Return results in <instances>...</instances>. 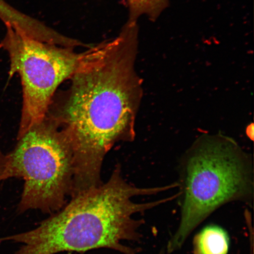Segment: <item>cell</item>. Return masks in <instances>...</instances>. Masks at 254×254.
I'll return each instance as SVG.
<instances>
[{"label":"cell","mask_w":254,"mask_h":254,"mask_svg":"<svg viewBox=\"0 0 254 254\" xmlns=\"http://www.w3.org/2000/svg\"><path fill=\"white\" fill-rule=\"evenodd\" d=\"M138 49V24L127 22L118 36L88 47L70 85L53 98L46 116L74 154L71 197L100 186L108 152L117 143L134 140L143 96L135 67Z\"/></svg>","instance_id":"obj_1"},{"label":"cell","mask_w":254,"mask_h":254,"mask_svg":"<svg viewBox=\"0 0 254 254\" xmlns=\"http://www.w3.org/2000/svg\"><path fill=\"white\" fill-rule=\"evenodd\" d=\"M177 183L141 188L124 179L117 165L106 183L71 198L60 211L34 229L0 238L22 244L15 254L84 253L107 249L123 254H138L139 249L125 243L139 242L145 221L136 219L157 206L173 201L180 193L144 203L135 202L138 196H150L178 188Z\"/></svg>","instance_id":"obj_2"},{"label":"cell","mask_w":254,"mask_h":254,"mask_svg":"<svg viewBox=\"0 0 254 254\" xmlns=\"http://www.w3.org/2000/svg\"><path fill=\"white\" fill-rule=\"evenodd\" d=\"M249 154L222 134L200 136L184 154L180 167L179 224L166 249H182L190 235L222 206L253 204L254 171Z\"/></svg>","instance_id":"obj_3"},{"label":"cell","mask_w":254,"mask_h":254,"mask_svg":"<svg viewBox=\"0 0 254 254\" xmlns=\"http://www.w3.org/2000/svg\"><path fill=\"white\" fill-rule=\"evenodd\" d=\"M17 140L7 154L6 177L24 181L18 212L38 209L56 213L72 192L74 161L70 143L47 116Z\"/></svg>","instance_id":"obj_4"},{"label":"cell","mask_w":254,"mask_h":254,"mask_svg":"<svg viewBox=\"0 0 254 254\" xmlns=\"http://www.w3.org/2000/svg\"><path fill=\"white\" fill-rule=\"evenodd\" d=\"M0 48L7 52L9 76H20L23 104L17 138L47 115L62 84L70 79L85 55L75 48L44 42L5 25Z\"/></svg>","instance_id":"obj_5"},{"label":"cell","mask_w":254,"mask_h":254,"mask_svg":"<svg viewBox=\"0 0 254 254\" xmlns=\"http://www.w3.org/2000/svg\"><path fill=\"white\" fill-rule=\"evenodd\" d=\"M0 19L5 25L33 39L49 41L52 39L53 28L12 7L4 0H0Z\"/></svg>","instance_id":"obj_6"},{"label":"cell","mask_w":254,"mask_h":254,"mask_svg":"<svg viewBox=\"0 0 254 254\" xmlns=\"http://www.w3.org/2000/svg\"><path fill=\"white\" fill-rule=\"evenodd\" d=\"M229 248V236L217 225L204 228L193 238V254H228Z\"/></svg>","instance_id":"obj_7"},{"label":"cell","mask_w":254,"mask_h":254,"mask_svg":"<svg viewBox=\"0 0 254 254\" xmlns=\"http://www.w3.org/2000/svg\"><path fill=\"white\" fill-rule=\"evenodd\" d=\"M128 8L130 23H137L139 17L147 16L155 21L170 5V0H126Z\"/></svg>","instance_id":"obj_8"},{"label":"cell","mask_w":254,"mask_h":254,"mask_svg":"<svg viewBox=\"0 0 254 254\" xmlns=\"http://www.w3.org/2000/svg\"><path fill=\"white\" fill-rule=\"evenodd\" d=\"M7 156L3 153L0 149V183L7 180L6 170H7Z\"/></svg>","instance_id":"obj_9"},{"label":"cell","mask_w":254,"mask_h":254,"mask_svg":"<svg viewBox=\"0 0 254 254\" xmlns=\"http://www.w3.org/2000/svg\"><path fill=\"white\" fill-rule=\"evenodd\" d=\"M250 237V254H254V231L250 230L249 231Z\"/></svg>","instance_id":"obj_10"},{"label":"cell","mask_w":254,"mask_h":254,"mask_svg":"<svg viewBox=\"0 0 254 254\" xmlns=\"http://www.w3.org/2000/svg\"><path fill=\"white\" fill-rule=\"evenodd\" d=\"M158 254H167L166 249H162Z\"/></svg>","instance_id":"obj_11"}]
</instances>
